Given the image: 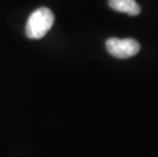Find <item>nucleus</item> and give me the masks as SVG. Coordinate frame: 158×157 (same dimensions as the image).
<instances>
[{"mask_svg":"<svg viewBox=\"0 0 158 157\" xmlns=\"http://www.w3.org/2000/svg\"><path fill=\"white\" fill-rule=\"evenodd\" d=\"M54 24V14L47 7H40L30 15L26 25V35L30 39L43 38Z\"/></svg>","mask_w":158,"mask_h":157,"instance_id":"obj_1","label":"nucleus"},{"mask_svg":"<svg viewBox=\"0 0 158 157\" xmlns=\"http://www.w3.org/2000/svg\"><path fill=\"white\" fill-rule=\"evenodd\" d=\"M108 4L112 9L129 15H138L141 7L136 0H108Z\"/></svg>","mask_w":158,"mask_h":157,"instance_id":"obj_3","label":"nucleus"},{"mask_svg":"<svg viewBox=\"0 0 158 157\" xmlns=\"http://www.w3.org/2000/svg\"><path fill=\"white\" fill-rule=\"evenodd\" d=\"M106 49L114 57L126 59L133 57L140 51V44L135 39L110 38L106 41Z\"/></svg>","mask_w":158,"mask_h":157,"instance_id":"obj_2","label":"nucleus"}]
</instances>
